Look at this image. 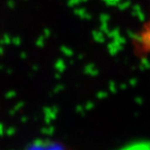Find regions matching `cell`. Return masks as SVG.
Returning <instances> with one entry per match:
<instances>
[{
	"label": "cell",
	"instance_id": "2",
	"mask_svg": "<svg viewBox=\"0 0 150 150\" xmlns=\"http://www.w3.org/2000/svg\"><path fill=\"white\" fill-rule=\"evenodd\" d=\"M28 150H65V149L58 144H53V143H47V144L40 143L38 145H33Z\"/></svg>",
	"mask_w": 150,
	"mask_h": 150
},
{
	"label": "cell",
	"instance_id": "1",
	"mask_svg": "<svg viewBox=\"0 0 150 150\" xmlns=\"http://www.w3.org/2000/svg\"><path fill=\"white\" fill-rule=\"evenodd\" d=\"M115 150H150V142L143 139L129 142Z\"/></svg>",
	"mask_w": 150,
	"mask_h": 150
}]
</instances>
